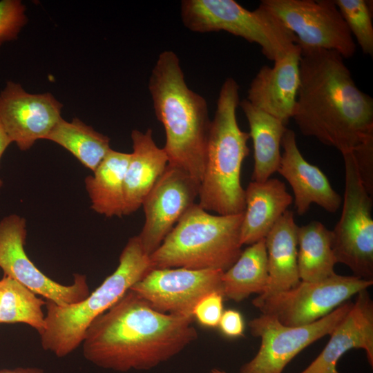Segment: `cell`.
Here are the masks:
<instances>
[{
	"label": "cell",
	"mask_w": 373,
	"mask_h": 373,
	"mask_svg": "<svg viewBox=\"0 0 373 373\" xmlns=\"http://www.w3.org/2000/svg\"><path fill=\"white\" fill-rule=\"evenodd\" d=\"M193 319L160 312L128 290L88 327L82 343L83 355L106 370H149L197 339Z\"/></svg>",
	"instance_id": "6da1fadb"
},
{
	"label": "cell",
	"mask_w": 373,
	"mask_h": 373,
	"mask_svg": "<svg viewBox=\"0 0 373 373\" xmlns=\"http://www.w3.org/2000/svg\"><path fill=\"white\" fill-rule=\"evenodd\" d=\"M338 52L301 50L292 118L301 133L351 151L373 138V99L360 90Z\"/></svg>",
	"instance_id": "7a4b0ae2"
},
{
	"label": "cell",
	"mask_w": 373,
	"mask_h": 373,
	"mask_svg": "<svg viewBox=\"0 0 373 373\" xmlns=\"http://www.w3.org/2000/svg\"><path fill=\"white\" fill-rule=\"evenodd\" d=\"M149 90L155 115L165 131L163 149L168 164L184 171L200 184L211 120L205 99L187 86L175 52L164 50L160 54Z\"/></svg>",
	"instance_id": "3957f363"
},
{
	"label": "cell",
	"mask_w": 373,
	"mask_h": 373,
	"mask_svg": "<svg viewBox=\"0 0 373 373\" xmlns=\"http://www.w3.org/2000/svg\"><path fill=\"white\" fill-rule=\"evenodd\" d=\"M239 85L232 77L223 82L209 132L205 166L199 186L198 203L218 215L244 212L245 189L240 182L243 161L249 149V133L238 125Z\"/></svg>",
	"instance_id": "277c9868"
},
{
	"label": "cell",
	"mask_w": 373,
	"mask_h": 373,
	"mask_svg": "<svg viewBox=\"0 0 373 373\" xmlns=\"http://www.w3.org/2000/svg\"><path fill=\"white\" fill-rule=\"evenodd\" d=\"M243 213L213 215L195 203L149 256L152 269L182 267L225 271L242 252Z\"/></svg>",
	"instance_id": "5b68a950"
},
{
	"label": "cell",
	"mask_w": 373,
	"mask_h": 373,
	"mask_svg": "<svg viewBox=\"0 0 373 373\" xmlns=\"http://www.w3.org/2000/svg\"><path fill=\"white\" fill-rule=\"evenodd\" d=\"M151 269L149 255L142 248L138 236L131 238L119 256L115 271L86 298L67 306L46 301L45 327L39 334L42 348L59 358L72 353L82 343L93 321Z\"/></svg>",
	"instance_id": "8992f818"
},
{
	"label": "cell",
	"mask_w": 373,
	"mask_h": 373,
	"mask_svg": "<svg viewBox=\"0 0 373 373\" xmlns=\"http://www.w3.org/2000/svg\"><path fill=\"white\" fill-rule=\"evenodd\" d=\"M182 22L191 31H225L260 46L271 61L284 57L297 43L295 35L260 6L249 10L233 0H183Z\"/></svg>",
	"instance_id": "52a82bcc"
},
{
	"label": "cell",
	"mask_w": 373,
	"mask_h": 373,
	"mask_svg": "<svg viewBox=\"0 0 373 373\" xmlns=\"http://www.w3.org/2000/svg\"><path fill=\"white\" fill-rule=\"evenodd\" d=\"M345 164L342 213L332 232V250L337 263L348 267L358 278L373 280L372 196L362 182L351 151L341 153Z\"/></svg>",
	"instance_id": "ba28073f"
},
{
	"label": "cell",
	"mask_w": 373,
	"mask_h": 373,
	"mask_svg": "<svg viewBox=\"0 0 373 373\" xmlns=\"http://www.w3.org/2000/svg\"><path fill=\"white\" fill-rule=\"evenodd\" d=\"M372 285L373 280L335 274L319 281L300 280L286 291L258 296L252 304L262 314L271 315L285 325L303 326L327 316Z\"/></svg>",
	"instance_id": "9c48e42d"
},
{
	"label": "cell",
	"mask_w": 373,
	"mask_h": 373,
	"mask_svg": "<svg viewBox=\"0 0 373 373\" xmlns=\"http://www.w3.org/2000/svg\"><path fill=\"white\" fill-rule=\"evenodd\" d=\"M259 6L295 35L300 50H332L346 59L356 52L354 38L333 0H262Z\"/></svg>",
	"instance_id": "30bf717a"
},
{
	"label": "cell",
	"mask_w": 373,
	"mask_h": 373,
	"mask_svg": "<svg viewBox=\"0 0 373 373\" xmlns=\"http://www.w3.org/2000/svg\"><path fill=\"white\" fill-rule=\"evenodd\" d=\"M353 303L347 300L319 320L303 326H287L271 315L251 320V334L261 339L256 356L242 365L239 373H282L303 350L326 335L346 316Z\"/></svg>",
	"instance_id": "8fae6325"
},
{
	"label": "cell",
	"mask_w": 373,
	"mask_h": 373,
	"mask_svg": "<svg viewBox=\"0 0 373 373\" xmlns=\"http://www.w3.org/2000/svg\"><path fill=\"white\" fill-rule=\"evenodd\" d=\"M26 220L12 214L0 220V268L8 276L59 306L76 304L90 294L85 275H74L73 284L63 285L43 274L28 257L24 245Z\"/></svg>",
	"instance_id": "7c38bea8"
},
{
	"label": "cell",
	"mask_w": 373,
	"mask_h": 373,
	"mask_svg": "<svg viewBox=\"0 0 373 373\" xmlns=\"http://www.w3.org/2000/svg\"><path fill=\"white\" fill-rule=\"evenodd\" d=\"M223 272L182 267L154 269L130 290L160 312L193 316V310L202 298L213 291L222 294Z\"/></svg>",
	"instance_id": "4fadbf2b"
},
{
	"label": "cell",
	"mask_w": 373,
	"mask_h": 373,
	"mask_svg": "<svg viewBox=\"0 0 373 373\" xmlns=\"http://www.w3.org/2000/svg\"><path fill=\"white\" fill-rule=\"evenodd\" d=\"M199 186L186 172L167 165L142 204L145 222L137 236L148 255L158 248L182 216L195 204Z\"/></svg>",
	"instance_id": "5bb4252c"
},
{
	"label": "cell",
	"mask_w": 373,
	"mask_h": 373,
	"mask_svg": "<svg viewBox=\"0 0 373 373\" xmlns=\"http://www.w3.org/2000/svg\"><path fill=\"white\" fill-rule=\"evenodd\" d=\"M63 105L50 93L32 94L12 81L0 92V122L19 149L46 140L61 118Z\"/></svg>",
	"instance_id": "9a60e30c"
},
{
	"label": "cell",
	"mask_w": 373,
	"mask_h": 373,
	"mask_svg": "<svg viewBox=\"0 0 373 373\" xmlns=\"http://www.w3.org/2000/svg\"><path fill=\"white\" fill-rule=\"evenodd\" d=\"M301 50L296 44L274 66H263L252 79L247 100L285 124L292 118L300 84Z\"/></svg>",
	"instance_id": "2e32d148"
},
{
	"label": "cell",
	"mask_w": 373,
	"mask_h": 373,
	"mask_svg": "<svg viewBox=\"0 0 373 373\" xmlns=\"http://www.w3.org/2000/svg\"><path fill=\"white\" fill-rule=\"evenodd\" d=\"M281 146L283 153L277 172L289 182L293 190L298 214H305L312 204H318L328 212H336L341 205V195L332 188L323 171L302 155L294 131L287 128Z\"/></svg>",
	"instance_id": "e0dca14e"
},
{
	"label": "cell",
	"mask_w": 373,
	"mask_h": 373,
	"mask_svg": "<svg viewBox=\"0 0 373 373\" xmlns=\"http://www.w3.org/2000/svg\"><path fill=\"white\" fill-rule=\"evenodd\" d=\"M356 295L346 316L329 334L323 351L300 373H339L338 361L352 349L363 350L373 366V302L367 289Z\"/></svg>",
	"instance_id": "ac0fdd59"
},
{
	"label": "cell",
	"mask_w": 373,
	"mask_h": 373,
	"mask_svg": "<svg viewBox=\"0 0 373 373\" xmlns=\"http://www.w3.org/2000/svg\"><path fill=\"white\" fill-rule=\"evenodd\" d=\"M131 137L133 152L124 177V215H130L142 207L169 163L164 149L155 142L151 128L145 132L133 130Z\"/></svg>",
	"instance_id": "d6986e66"
},
{
	"label": "cell",
	"mask_w": 373,
	"mask_h": 373,
	"mask_svg": "<svg viewBox=\"0 0 373 373\" xmlns=\"http://www.w3.org/2000/svg\"><path fill=\"white\" fill-rule=\"evenodd\" d=\"M245 209L240 229L242 245L265 238L287 211L293 198L284 182L276 178L251 181L245 190Z\"/></svg>",
	"instance_id": "ffe728a7"
},
{
	"label": "cell",
	"mask_w": 373,
	"mask_h": 373,
	"mask_svg": "<svg viewBox=\"0 0 373 373\" xmlns=\"http://www.w3.org/2000/svg\"><path fill=\"white\" fill-rule=\"evenodd\" d=\"M297 228L292 211L287 210L265 237L268 283L266 296L296 287L300 282L297 262Z\"/></svg>",
	"instance_id": "44dd1931"
},
{
	"label": "cell",
	"mask_w": 373,
	"mask_h": 373,
	"mask_svg": "<svg viewBox=\"0 0 373 373\" xmlns=\"http://www.w3.org/2000/svg\"><path fill=\"white\" fill-rule=\"evenodd\" d=\"M249 124V137L254 146L252 181L264 182L277 171L280 159L283 136L286 124L278 119L256 108L246 99L240 102Z\"/></svg>",
	"instance_id": "7402d4cb"
},
{
	"label": "cell",
	"mask_w": 373,
	"mask_h": 373,
	"mask_svg": "<svg viewBox=\"0 0 373 373\" xmlns=\"http://www.w3.org/2000/svg\"><path fill=\"white\" fill-rule=\"evenodd\" d=\"M131 153L111 149L93 171L85 179L91 208L106 217L124 216V183Z\"/></svg>",
	"instance_id": "603a6c76"
},
{
	"label": "cell",
	"mask_w": 373,
	"mask_h": 373,
	"mask_svg": "<svg viewBox=\"0 0 373 373\" xmlns=\"http://www.w3.org/2000/svg\"><path fill=\"white\" fill-rule=\"evenodd\" d=\"M224 298L240 302L253 294H262L268 283L265 238L242 251L233 265L222 275Z\"/></svg>",
	"instance_id": "cb8c5ba5"
},
{
	"label": "cell",
	"mask_w": 373,
	"mask_h": 373,
	"mask_svg": "<svg viewBox=\"0 0 373 373\" xmlns=\"http://www.w3.org/2000/svg\"><path fill=\"white\" fill-rule=\"evenodd\" d=\"M297 262L300 280L315 282L336 273L332 232L323 223L312 221L297 228Z\"/></svg>",
	"instance_id": "d4e9b609"
},
{
	"label": "cell",
	"mask_w": 373,
	"mask_h": 373,
	"mask_svg": "<svg viewBox=\"0 0 373 373\" xmlns=\"http://www.w3.org/2000/svg\"><path fill=\"white\" fill-rule=\"evenodd\" d=\"M46 140L61 146L85 167L94 171L111 150L110 138L77 118L67 122L62 117Z\"/></svg>",
	"instance_id": "484cf974"
},
{
	"label": "cell",
	"mask_w": 373,
	"mask_h": 373,
	"mask_svg": "<svg viewBox=\"0 0 373 373\" xmlns=\"http://www.w3.org/2000/svg\"><path fill=\"white\" fill-rule=\"evenodd\" d=\"M0 285V323H26L40 334L45 327L42 307L46 301L8 276H4Z\"/></svg>",
	"instance_id": "4316f807"
},
{
	"label": "cell",
	"mask_w": 373,
	"mask_h": 373,
	"mask_svg": "<svg viewBox=\"0 0 373 373\" xmlns=\"http://www.w3.org/2000/svg\"><path fill=\"white\" fill-rule=\"evenodd\" d=\"M342 17L353 38L355 37L365 55H373V26L370 1L335 0Z\"/></svg>",
	"instance_id": "83f0119b"
},
{
	"label": "cell",
	"mask_w": 373,
	"mask_h": 373,
	"mask_svg": "<svg viewBox=\"0 0 373 373\" xmlns=\"http://www.w3.org/2000/svg\"><path fill=\"white\" fill-rule=\"evenodd\" d=\"M26 22V7L21 1H0V46L15 40Z\"/></svg>",
	"instance_id": "f1b7e54d"
},
{
	"label": "cell",
	"mask_w": 373,
	"mask_h": 373,
	"mask_svg": "<svg viewBox=\"0 0 373 373\" xmlns=\"http://www.w3.org/2000/svg\"><path fill=\"white\" fill-rule=\"evenodd\" d=\"M224 296L221 292L213 291L202 298L193 310V318L202 326L210 328L218 327L223 313Z\"/></svg>",
	"instance_id": "f546056e"
},
{
	"label": "cell",
	"mask_w": 373,
	"mask_h": 373,
	"mask_svg": "<svg viewBox=\"0 0 373 373\" xmlns=\"http://www.w3.org/2000/svg\"><path fill=\"white\" fill-rule=\"evenodd\" d=\"M362 182L368 193L373 194V138L351 151Z\"/></svg>",
	"instance_id": "4dcf8cb0"
},
{
	"label": "cell",
	"mask_w": 373,
	"mask_h": 373,
	"mask_svg": "<svg viewBox=\"0 0 373 373\" xmlns=\"http://www.w3.org/2000/svg\"><path fill=\"white\" fill-rule=\"evenodd\" d=\"M218 327L221 332L227 337L242 336L245 331L243 317L237 310L227 309L222 314Z\"/></svg>",
	"instance_id": "1f68e13d"
},
{
	"label": "cell",
	"mask_w": 373,
	"mask_h": 373,
	"mask_svg": "<svg viewBox=\"0 0 373 373\" xmlns=\"http://www.w3.org/2000/svg\"><path fill=\"white\" fill-rule=\"evenodd\" d=\"M11 143V140L0 122V160L4 151Z\"/></svg>",
	"instance_id": "d6a6232c"
},
{
	"label": "cell",
	"mask_w": 373,
	"mask_h": 373,
	"mask_svg": "<svg viewBox=\"0 0 373 373\" xmlns=\"http://www.w3.org/2000/svg\"><path fill=\"white\" fill-rule=\"evenodd\" d=\"M0 373H45L38 367H17L13 369H1Z\"/></svg>",
	"instance_id": "836d02e7"
},
{
	"label": "cell",
	"mask_w": 373,
	"mask_h": 373,
	"mask_svg": "<svg viewBox=\"0 0 373 373\" xmlns=\"http://www.w3.org/2000/svg\"><path fill=\"white\" fill-rule=\"evenodd\" d=\"M209 373H227L223 370H218V369H216V368H214V369H212Z\"/></svg>",
	"instance_id": "e575fe53"
},
{
	"label": "cell",
	"mask_w": 373,
	"mask_h": 373,
	"mask_svg": "<svg viewBox=\"0 0 373 373\" xmlns=\"http://www.w3.org/2000/svg\"><path fill=\"white\" fill-rule=\"evenodd\" d=\"M2 184H3V182H2V181L0 180V187L2 186Z\"/></svg>",
	"instance_id": "d590c367"
},
{
	"label": "cell",
	"mask_w": 373,
	"mask_h": 373,
	"mask_svg": "<svg viewBox=\"0 0 373 373\" xmlns=\"http://www.w3.org/2000/svg\"><path fill=\"white\" fill-rule=\"evenodd\" d=\"M0 291H1V285H0Z\"/></svg>",
	"instance_id": "8d00e7d4"
}]
</instances>
